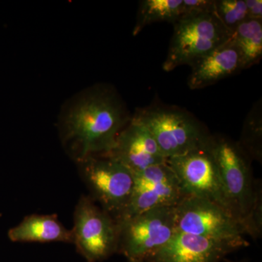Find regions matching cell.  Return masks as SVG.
I'll use <instances>...</instances> for the list:
<instances>
[{
    "mask_svg": "<svg viewBox=\"0 0 262 262\" xmlns=\"http://www.w3.org/2000/svg\"><path fill=\"white\" fill-rule=\"evenodd\" d=\"M131 117L113 88L94 86L74 98L62 112V143L75 162L107 154Z\"/></svg>",
    "mask_w": 262,
    "mask_h": 262,
    "instance_id": "6da1fadb",
    "label": "cell"
},
{
    "mask_svg": "<svg viewBox=\"0 0 262 262\" xmlns=\"http://www.w3.org/2000/svg\"><path fill=\"white\" fill-rule=\"evenodd\" d=\"M213 155L232 215L253 239L262 233L261 182L255 179L251 160L238 143L222 136H210Z\"/></svg>",
    "mask_w": 262,
    "mask_h": 262,
    "instance_id": "7a4b0ae2",
    "label": "cell"
},
{
    "mask_svg": "<svg viewBox=\"0 0 262 262\" xmlns=\"http://www.w3.org/2000/svg\"><path fill=\"white\" fill-rule=\"evenodd\" d=\"M151 133L166 160L204 146L211 134L201 122L182 108L152 105L132 116Z\"/></svg>",
    "mask_w": 262,
    "mask_h": 262,
    "instance_id": "3957f363",
    "label": "cell"
},
{
    "mask_svg": "<svg viewBox=\"0 0 262 262\" xmlns=\"http://www.w3.org/2000/svg\"><path fill=\"white\" fill-rule=\"evenodd\" d=\"M163 68L170 72L182 65L191 66L232 38L215 11L182 17L173 24Z\"/></svg>",
    "mask_w": 262,
    "mask_h": 262,
    "instance_id": "277c9868",
    "label": "cell"
},
{
    "mask_svg": "<svg viewBox=\"0 0 262 262\" xmlns=\"http://www.w3.org/2000/svg\"><path fill=\"white\" fill-rule=\"evenodd\" d=\"M177 230L230 245L247 247L245 229L223 207L208 200L186 196L176 206Z\"/></svg>",
    "mask_w": 262,
    "mask_h": 262,
    "instance_id": "5b68a950",
    "label": "cell"
},
{
    "mask_svg": "<svg viewBox=\"0 0 262 262\" xmlns=\"http://www.w3.org/2000/svg\"><path fill=\"white\" fill-rule=\"evenodd\" d=\"M76 163L90 198L116 220L132 194V172L117 160L103 155L88 157Z\"/></svg>",
    "mask_w": 262,
    "mask_h": 262,
    "instance_id": "8992f818",
    "label": "cell"
},
{
    "mask_svg": "<svg viewBox=\"0 0 262 262\" xmlns=\"http://www.w3.org/2000/svg\"><path fill=\"white\" fill-rule=\"evenodd\" d=\"M176 206H162L117 222L118 253L130 262L144 261L177 232Z\"/></svg>",
    "mask_w": 262,
    "mask_h": 262,
    "instance_id": "52a82bcc",
    "label": "cell"
},
{
    "mask_svg": "<svg viewBox=\"0 0 262 262\" xmlns=\"http://www.w3.org/2000/svg\"><path fill=\"white\" fill-rule=\"evenodd\" d=\"M72 231L73 244L87 262L103 261L118 252L117 221L89 196L77 202Z\"/></svg>",
    "mask_w": 262,
    "mask_h": 262,
    "instance_id": "ba28073f",
    "label": "cell"
},
{
    "mask_svg": "<svg viewBox=\"0 0 262 262\" xmlns=\"http://www.w3.org/2000/svg\"><path fill=\"white\" fill-rule=\"evenodd\" d=\"M166 163L178 179L184 196L208 200L232 213L216 164L207 143L186 154L169 158Z\"/></svg>",
    "mask_w": 262,
    "mask_h": 262,
    "instance_id": "9c48e42d",
    "label": "cell"
},
{
    "mask_svg": "<svg viewBox=\"0 0 262 262\" xmlns=\"http://www.w3.org/2000/svg\"><path fill=\"white\" fill-rule=\"evenodd\" d=\"M133 175L134 184L130 201L117 222L158 207L176 206L185 196L167 163L153 165Z\"/></svg>",
    "mask_w": 262,
    "mask_h": 262,
    "instance_id": "30bf717a",
    "label": "cell"
},
{
    "mask_svg": "<svg viewBox=\"0 0 262 262\" xmlns=\"http://www.w3.org/2000/svg\"><path fill=\"white\" fill-rule=\"evenodd\" d=\"M103 156L117 160L133 173L167 161L151 133L133 117L117 136L113 149Z\"/></svg>",
    "mask_w": 262,
    "mask_h": 262,
    "instance_id": "8fae6325",
    "label": "cell"
},
{
    "mask_svg": "<svg viewBox=\"0 0 262 262\" xmlns=\"http://www.w3.org/2000/svg\"><path fill=\"white\" fill-rule=\"evenodd\" d=\"M230 245L177 231L163 248L144 262H222L236 251Z\"/></svg>",
    "mask_w": 262,
    "mask_h": 262,
    "instance_id": "7c38bea8",
    "label": "cell"
},
{
    "mask_svg": "<svg viewBox=\"0 0 262 262\" xmlns=\"http://www.w3.org/2000/svg\"><path fill=\"white\" fill-rule=\"evenodd\" d=\"M190 67L188 85L192 90L208 87L243 70L241 53L232 37Z\"/></svg>",
    "mask_w": 262,
    "mask_h": 262,
    "instance_id": "4fadbf2b",
    "label": "cell"
},
{
    "mask_svg": "<svg viewBox=\"0 0 262 262\" xmlns=\"http://www.w3.org/2000/svg\"><path fill=\"white\" fill-rule=\"evenodd\" d=\"M8 237L13 242L74 244L72 229L66 228L56 213L27 215L20 224L10 229Z\"/></svg>",
    "mask_w": 262,
    "mask_h": 262,
    "instance_id": "5bb4252c",
    "label": "cell"
},
{
    "mask_svg": "<svg viewBox=\"0 0 262 262\" xmlns=\"http://www.w3.org/2000/svg\"><path fill=\"white\" fill-rule=\"evenodd\" d=\"M241 53L243 70L256 64L262 57V20L247 18L233 33Z\"/></svg>",
    "mask_w": 262,
    "mask_h": 262,
    "instance_id": "9a60e30c",
    "label": "cell"
},
{
    "mask_svg": "<svg viewBox=\"0 0 262 262\" xmlns=\"http://www.w3.org/2000/svg\"><path fill=\"white\" fill-rule=\"evenodd\" d=\"M183 0H144L141 1L138 11L134 35L146 26L155 22L174 24L182 16Z\"/></svg>",
    "mask_w": 262,
    "mask_h": 262,
    "instance_id": "2e32d148",
    "label": "cell"
},
{
    "mask_svg": "<svg viewBox=\"0 0 262 262\" xmlns=\"http://www.w3.org/2000/svg\"><path fill=\"white\" fill-rule=\"evenodd\" d=\"M215 10L221 21L232 33L248 18L245 0H217Z\"/></svg>",
    "mask_w": 262,
    "mask_h": 262,
    "instance_id": "e0dca14e",
    "label": "cell"
},
{
    "mask_svg": "<svg viewBox=\"0 0 262 262\" xmlns=\"http://www.w3.org/2000/svg\"><path fill=\"white\" fill-rule=\"evenodd\" d=\"M238 144L250 159L261 161V124L259 115H251L248 117Z\"/></svg>",
    "mask_w": 262,
    "mask_h": 262,
    "instance_id": "ac0fdd59",
    "label": "cell"
},
{
    "mask_svg": "<svg viewBox=\"0 0 262 262\" xmlns=\"http://www.w3.org/2000/svg\"><path fill=\"white\" fill-rule=\"evenodd\" d=\"M213 11H215L214 0H183L181 18Z\"/></svg>",
    "mask_w": 262,
    "mask_h": 262,
    "instance_id": "d6986e66",
    "label": "cell"
},
{
    "mask_svg": "<svg viewBox=\"0 0 262 262\" xmlns=\"http://www.w3.org/2000/svg\"><path fill=\"white\" fill-rule=\"evenodd\" d=\"M247 8L248 18L262 20L261 0H245Z\"/></svg>",
    "mask_w": 262,
    "mask_h": 262,
    "instance_id": "ffe728a7",
    "label": "cell"
},
{
    "mask_svg": "<svg viewBox=\"0 0 262 262\" xmlns=\"http://www.w3.org/2000/svg\"><path fill=\"white\" fill-rule=\"evenodd\" d=\"M226 261V262H232V261H227V259H225V260H224V261Z\"/></svg>",
    "mask_w": 262,
    "mask_h": 262,
    "instance_id": "44dd1931",
    "label": "cell"
},
{
    "mask_svg": "<svg viewBox=\"0 0 262 262\" xmlns=\"http://www.w3.org/2000/svg\"><path fill=\"white\" fill-rule=\"evenodd\" d=\"M139 262H144V261H139Z\"/></svg>",
    "mask_w": 262,
    "mask_h": 262,
    "instance_id": "7402d4cb",
    "label": "cell"
}]
</instances>
